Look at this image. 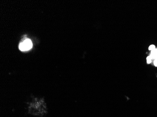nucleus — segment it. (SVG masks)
Segmentation results:
<instances>
[{
    "instance_id": "1",
    "label": "nucleus",
    "mask_w": 157,
    "mask_h": 117,
    "mask_svg": "<svg viewBox=\"0 0 157 117\" xmlns=\"http://www.w3.org/2000/svg\"><path fill=\"white\" fill-rule=\"evenodd\" d=\"M47 107L42 99H34L28 105L27 113L33 117H44L47 114Z\"/></svg>"
},
{
    "instance_id": "2",
    "label": "nucleus",
    "mask_w": 157,
    "mask_h": 117,
    "mask_svg": "<svg viewBox=\"0 0 157 117\" xmlns=\"http://www.w3.org/2000/svg\"><path fill=\"white\" fill-rule=\"evenodd\" d=\"M33 47V43L29 39H25L19 45V49L21 51H27Z\"/></svg>"
},
{
    "instance_id": "3",
    "label": "nucleus",
    "mask_w": 157,
    "mask_h": 117,
    "mask_svg": "<svg viewBox=\"0 0 157 117\" xmlns=\"http://www.w3.org/2000/svg\"><path fill=\"white\" fill-rule=\"evenodd\" d=\"M150 56L151 57L152 60L156 59L157 58V49H155L152 50L151 55H150Z\"/></svg>"
},
{
    "instance_id": "4",
    "label": "nucleus",
    "mask_w": 157,
    "mask_h": 117,
    "mask_svg": "<svg viewBox=\"0 0 157 117\" xmlns=\"http://www.w3.org/2000/svg\"><path fill=\"white\" fill-rule=\"evenodd\" d=\"M146 60H147V63H148V64H150V63H151V62H152V58H151V57L150 56H148V57H147L146 58Z\"/></svg>"
},
{
    "instance_id": "5",
    "label": "nucleus",
    "mask_w": 157,
    "mask_h": 117,
    "mask_svg": "<svg viewBox=\"0 0 157 117\" xmlns=\"http://www.w3.org/2000/svg\"><path fill=\"white\" fill-rule=\"evenodd\" d=\"M155 49V47L154 45H151V46H150L149 47V50H151V51Z\"/></svg>"
},
{
    "instance_id": "6",
    "label": "nucleus",
    "mask_w": 157,
    "mask_h": 117,
    "mask_svg": "<svg viewBox=\"0 0 157 117\" xmlns=\"http://www.w3.org/2000/svg\"><path fill=\"white\" fill-rule=\"evenodd\" d=\"M154 65H155V66H157V58L156 59H155L154 61Z\"/></svg>"
}]
</instances>
